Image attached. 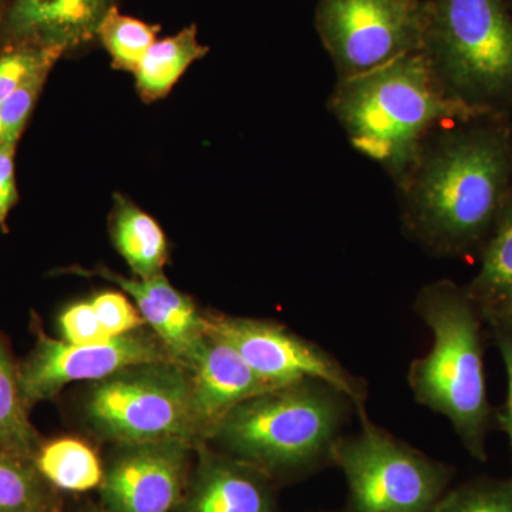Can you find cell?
Wrapping results in <instances>:
<instances>
[{"instance_id":"cell-23","label":"cell","mask_w":512,"mask_h":512,"mask_svg":"<svg viewBox=\"0 0 512 512\" xmlns=\"http://www.w3.org/2000/svg\"><path fill=\"white\" fill-rule=\"evenodd\" d=\"M67 50L36 43H3L0 46V103L29 82L35 74L53 69Z\"/></svg>"},{"instance_id":"cell-4","label":"cell","mask_w":512,"mask_h":512,"mask_svg":"<svg viewBox=\"0 0 512 512\" xmlns=\"http://www.w3.org/2000/svg\"><path fill=\"white\" fill-rule=\"evenodd\" d=\"M352 407L335 387L306 379L239 404L207 443L284 484L332 464L333 447Z\"/></svg>"},{"instance_id":"cell-31","label":"cell","mask_w":512,"mask_h":512,"mask_svg":"<svg viewBox=\"0 0 512 512\" xmlns=\"http://www.w3.org/2000/svg\"><path fill=\"white\" fill-rule=\"evenodd\" d=\"M64 511V507L62 508V510H57L55 512H63Z\"/></svg>"},{"instance_id":"cell-28","label":"cell","mask_w":512,"mask_h":512,"mask_svg":"<svg viewBox=\"0 0 512 512\" xmlns=\"http://www.w3.org/2000/svg\"><path fill=\"white\" fill-rule=\"evenodd\" d=\"M487 330L493 336L507 373V396L500 412L495 413V421L507 434L512 457V320L491 323L487 326Z\"/></svg>"},{"instance_id":"cell-21","label":"cell","mask_w":512,"mask_h":512,"mask_svg":"<svg viewBox=\"0 0 512 512\" xmlns=\"http://www.w3.org/2000/svg\"><path fill=\"white\" fill-rule=\"evenodd\" d=\"M63 507V495L47 483L35 461L0 448V512H55Z\"/></svg>"},{"instance_id":"cell-22","label":"cell","mask_w":512,"mask_h":512,"mask_svg":"<svg viewBox=\"0 0 512 512\" xmlns=\"http://www.w3.org/2000/svg\"><path fill=\"white\" fill-rule=\"evenodd\" d=\"M158 32L160 26L121 15L119 9L111 5L97 26L96 36L109 52L114 69L136 73L150 47L157 42Z\"/></svg>"},{"instance_id":"cell-1","label":"cell","mask_w":512,"mask_h":512,"mask_svg":"<svg viewBox=\"0 0 512 512\" xmlns=\"http://www.w3.org/2000/svg\"><path fill=\"white\" fill-rule=\"evenodd\" d=\"M397 188L413 241L437 256L480 254L512 188L511 117L440 128Z\"/></svg>"},{"instance_id":"cell-24","label":"cell","mask_w":512,"mask_h":512,"mask_svg":"<svg viewBox=\"0 0 512 512\" xmlns=\"http://www.w3.org/2000/svg\"><path fill=\"white\" fill-rule=\"evenodd\" d=\"M433 512H512V477L476 478L448 490Z\"/></svg>"},{"instance_id":"cell-30","label":"cell","mask_w":512,"mask_h":512,"mask_svg":"<svg viewBox=\"0 0 512 512\" xmlns=\"http://www.w3.org/2000/svg\"><path fill=\"white\" fill-rule=\"evenodd\" d=\"M63 512H67L66 505H64ZM69 512H106V511H104L103 508H101L100 504L90 503V504L80 505V507L73 508V510L69 511Z\"/></svg>"},{"instance_id":"cell-29","label":"cell","mask_w":512,"mask_h":512,"mask_svg":"<svg viewBox=\"0 0 512 512\" xmlns=\"http://www.w3.org/2000/svg\"><path fill=\"white\" fill-rule=\"evenodd\" d=\"M18 144H0V228L6 231L10 211L19 200L15 156Z\"/></svg>"},{"instance_id":"cell-20","label":"cell","mask_w":512,"mask_h":512,"mask_svg":"<svg viewBox=\"0 0 512 512\" xmlns=\"http://www.w3.org/2000/svg\"><path fill=\"white\" fill-rule=\"evenodd\" d=\"M42 443L20 389L19 363L0 332V448L35 461Z\"/></svg>"},{"instance_id":"cell-8","label":"cell","mask_w":512,"mask_h":512,"mask_svg":"<svg viewBox=\"0 0 512 512\" xmlns=\"http://www.w3.org/2000/svg\"><path fill=\"white\" fill-rule=\"evenodd\" d=\"M430 0H319L318 35L339 80L380 69L421 52Z\"/></svg>"},{"instance_id":"cell-17","label":"cell","mask_w":512,"mask_h":512,"mask_svg":"<svg viewBox=\"0 0 512 512\" xmlns=\"http://www.w3.org/2000/svg\"><path fill=\"white\" fill-rule=\"evenodd\" d=\"M110 237L137 278L164 274L168 244L163 229L147 212L123 195H114L110 214Z\"/></svg>"},{"instance_id":"cell-26","label":"cell","mask_w":512,"mask_h":512,"mask_svg":"<svg viewBox=\"0 0 512 512\" xmlns=\"http://www.w3.org/2000/svg\"><path fill=\"white\" fill-rule=\"evenodd\" d=\"M90 303L110 338L127 335L146 326L138 309L131 305L123 293L99 292L90 299Z\"/></svg>"},{"instance_id":"cell-15","label":"cell","mask_w":512,"mask_h":512,"mask_svg":"<svg viewBox=\"0 0 512 512\" xmlns=\"http://www.w3.org/2000/svg\"><path fill=\"white\" fill-rule=\"evenodd\" d=\"M110 6L111 0H10L0 39L73 49L96 37Z\"/></svg>"},{"instance_id":"cell-10","label":"cell","mask_w":512,"mask_h":512,"mask_svg":"<svg viewBox=\"0 0 512 512\" xmlns=\"http://www.w3.org/2000/svg\"><path fill=\"white\" fill-rule=\"evenodd\" d=\"M32 330L35 346L19 363L20 389L29 410L53 399L69 383L99 382L140 363L175 362L157 336L144 328L100 345H73L50 338L36 315Z\"/></svg>"},{"instance_id":"cell-6","label":"cell","mask_w":512,"mask_h":512,"mask_svg":"<svg viewBox=\"0 0 512 512\" xmlns=\"http://www.w3.org/2000/svg\"><path fill=\"white\" fill-rule=\"evenodd\" d=\"M80 410L87 429L106 443L181 439L198 444L190 373L175 362L140 363L93 382Z\"/></svg>"},{"instance_id":"cell-25","label":"cell","mask_w":512,"mask_h":512,"mask_svg":"<svg viewBox=\"0 0 512 512\" xmlns=\"http://www.w3.org/2000/svg\"><path fill=\"white\" fill-rule=\"evenodd\" d=\"M52 69L35 74L0 103V144H18Z\"/></svg>"},{"instance_id":"cell-7","label":"cell","mask_w":512,"mask_h":512,"mask_svg":"<svg viewBox=\"0 0 512 512\" xmlns=\"http://www.w3.org/2000/svg\"><path fill=\"white\" fill-rule=\"evenodd\" d=\"M360 423V433L340 437L332 451V466L348 483L346 511L433 512L454 468L380 429L369 417Z\"/></svg>"},{"instance_id":"cell-12","label":"cell","mask_w":512,"mask_h":512,"mask_svg":"<svg viewBox=\"0 0 512 512\" xmlns=\"http://www.w3.org/2000/svg\"><path fill=\"white\" fill-rule=\"evenodd\" d=\"M195 461L174 512H281L268 474L208 443L195 446Z\"/></svg>"},{"instance_id":"cell-2","label":"cell","mask_w":512,"mask_h":512,"mask_svg":"<svg viewBox=\"0 0 512 512\" xmlns=\"http://www.w3.org/2000/svg\"><path fill=\"white\" fill-rule=\"evenodd\" d=\"M329 110L352 147L379 164L397 187L437 130L485 116L447 92L423 50L338 80Z\"/></svg>"},{"instance_id":"cell-18","label":"cell","mask_w":512,"mask_h":512,"mask_svg":"<svg viewBox=\"0 0 512 512\" xmlns=\"http://www.w3.org/2000/svg\"><path fill=\"white\" fill-rule=\"evenodd\" d=\"M35 466L60 494H86L99 490L104 461L86 441L77 437L43 440Z\"/></svg>"},{"instance_id":"cell-11","label":"cell","mask_w":512,"mask_h":512,"mask_svg":"<svg viewBox=\"0 0 512 512\" xmlns=\"http://www.w3.org/2000/svg\"><path fill=\"white\" fill-rule=\"evenodd\" d=\"M195 444L181 439L113 444L99 487L106 512H174L183 498Z\"/></svg>"},{"instance_id":"cell-13","label":"cell","mask_w":512,"mask_h":512,"mask_svg":"<svg viewBox=\"0 0 512 512\" xmlns=\"http://www.w3.org/2000/svg\"><path fill=\"white\" fill-rule=\"evenodd\" d=\"M64 272L80 276H97L120 286L136 301L138 312L147 328L157 336L171 357L188 369L207 336L205 313L197 308L190 296L178 291L164 274L153 278H127L106 266L84 269L79 266Z\"/></svg>"},{"instance_id":"cell-3","label":"cell","mask_w":512,"mask_h":512,"mask_svg":"<svg viewBox=\"0 0 512 512\" xmlns=\"http://www.w3.org/2000/svg\"><path fill=\"white\" fill-rule=\"evenodd\" d=\"M414 311L433 336L429 353L410 363L407 380L414 399L450 421L471 457L487 461L495 421L485 384L487 326L466 286L448 279L423 286Z\"/></svg>"},{"instance_id":"cell-9","label":"cell","mask_w":512,"mask_h":512,"mask_svg":"<svg viewBox=\"0 0 512 512\" xmlns=\"http://www.w3.org/2000/svg\"><path fill=\"white\" fill-rule=\"evenodd\" d=\"M207 332L232 346L271 389L306 379L320 380L345 394L365 419L366 386L342 363L309 340L271 320L205 313Z\"/></svg>"},{"instance_id":"cell-5","label":"cell","mask_w":512,"mask_h":512,"mask_svg":"<svg viewBox=\"0 0 512 512\" xmlns=\"http://www.w3.org/2000/svg\"><path fill=\"white\" fill-rule=\"evenodd\" d=\"M423 52L454 99L512 117V13L505 0H430Z\"/></svg>"},{"instance_id":"cell-19","label":"cell","mask_w":512,"mask_h":512,"mask_svg":"<svg viewBox=\"0 0 512 512\" xmlns=\"http://www.w3.org/2000/svg\"><path fill=\"white\" fill-rule=\"evenodd\" d=\"M208 47L198 42L197 26L190 25L177 35L158 40L138 66L137 92L146 103L163 99L192 63L202 59Z\"/></svg>"},{"instance_id":"cell-27","label":"cell","mask_w":512,"mask_h":512,"mask_svg":"<svg viewBox=\"0 0 512 512\" xmlns=\"http://www.w3.org/2000/svg\"><path fill=\"white\" fill-rule=\"evenodd\" d=\"M59 329L63 339L73 345H100L113 339L101 326L90 301L67 306L59 316Z\"/></svg>"},{"instance_id":"cell-14","label":"cell","mask_w":512,"mask_h":512,"mask_svg":"<svg viewBox=\"0 0 512 512\" xmlns=\"http://www.w3.org/2000/svg\"><path fill=\"white\" fill-rule=\"evenodd\" d=\"M187 370L198 444L207 443L221 421L239 404L274 390L255 375L237 350L208 332Z\"/></svg>"},{"instance_id":"cell-16","label":"cell","mask_w":512,"mask_h":512,"mask_svg":"<svg viewBox=\"0 0 512 512\" xmlns=\"http://www.w3.org/2000/svg\"><path fill=\"white\" fill-rule=\"evenodd\" d=\"M480 269L466 285L485 326L512 320V188L480 251Z\"/></svg>"}]
</instances>
